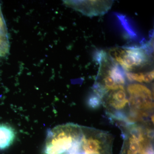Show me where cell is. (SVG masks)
I'll list each match as a JSON object with an SVG mask.
<instances>
[{
  "instance_id": "6da1fadb",
  "label": "cell",
  "mask_w": 154,
  "mask_h": 154,
  "mask_svg": "<svg viewBox=\"0 0 154 154\" xmlns=\"http://www.w3.org/2000/svg\"><path fill=\"white\" fill-rule=\"evenodd\" d=\"M113 138L107 131L69 123L48 130L45 154H113Z\"/></svg>"
},
{
  "instance_id": "7a4b0ae2",
  "label": "cell",
  "mask_w": 154,
  "mask_h": 154,
  "mask_svg": "<svg viewBox=\"0 0 154 154\" xmlns=\"http://www.w3.org/2000/svg\"><path fill=\"white\" fill-rule=\"evenodd\" d=\"M120 154H154L153 130L140 123L122 125Z\"/></svg>"
},
{
  "instance_id": "3957f363",
  "label": "cell",
  "mask_w": 154,
  "mask_h": 154,
  "mask_svg": "<svg viewBox=\"0 0 154 154\" xmlns=\"http://www.w3.org/2000/svg\"><path fill=\"white\" fill-rule=\"evenodd\" d=\"M146 46L116 48L110 50L109 54L125 71L130 72L149 63L150 51L149 45Z\"/></svg>"
},
{
  "instance_id": "277c9868",
  "label": "cell",
  "mask_w": 154,
  "mask_h": 154,
  "mask_svg": "<svg viewBox=\"0 0 154 154\" xmlns=\"http://www.w3.org/2000/svg\"><path fill=\"white\" fill-rule=\"evenodd\" d=\"M111 1H64V3L88 17L104 15L112 7Z\"/></svg>"
},
{
  "instance_id": "5b68a950",
  "label": "cell",
  "mask_w": 154,
  "mask_h": 154,
  "mask_svg": "<svg viewBox=\"0 0 154 154\" xmlns=\"http://www.w3.org/2000/svg\"><path fill=\"white\" fill-rule=\"evenodd\" d=\"M16 132L11 126L0 124V149L9 147L14 143Z\"/></svg>"
},
{
  "instance_id": "8992f818",
  "label": "cell",
  "mask_w": 154,
  "mask_h": 154,
  "mask_svg": "<svg viewBox=\"0 0 154 154\" xmlns=\"http://www.w3.org/2000/svg\"><path fill=\"white\" fill-rule=\"evenodd\" d=\"M6 36H8V29L0 5V37Z\"/></svg>"
}]
</instances>
